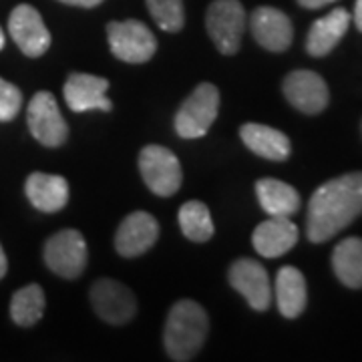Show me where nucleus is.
Segmentation results:
<instances>
[{"label":"nucleus","mask_w":362,"mask_h":362,"mask_svg":"<svg viewBox=\"0 0 362 362\" xmlns=\"http://www.w3.org/2000/svg\"><path fill=\"white\" fill-rule=\"evenodd\" d=\"M362 216V171L338 175L320 185L308 204L306 235L324 244Z\"/></svg>","instance_id":"obj_1"},{"label":"nucleus","mask_w":362,"mask_h":362,"mask_svg":"<svg viewBox=\"0 0 362 362\" xmlns=\"http://www.w3.org/2000/svg\"><path fill=\"white\" fill-rule=\"evenodd\" d=\"M209 332V318L206 310L194 300H180L169 310L163 342L169 358L187 362L202 350Z\"/></svg>","instance_id":"obj_2"},{"label":"nucleus","mask_w":362,"mask_h":362,"mask_svg":"<svg viewBox=\"0 0 362 362\" xmlns=\"http://www.w3.org/2000/svg\"><path fill=\"white\" fill-rule=\"evenodd\" d=\"M220 109V90L211 83H202L185 99L175 115V131L183 139L204 137L214 125Z\"/></svg>","instance_id":"obj_3"},{"label":"nucleus","mask_w":362,"mask_h":362,"mask_svg":"<svg viewBox=\"0 0 362 362\" xmlns=\"http://www.w3.org/2000/svg\"><path fill=\"white\" fill-rule=\"evenodd\" d=\"M209 39L221 54H235L246 30V11L240 0H214L206 14Z\"/></svg>","instance_id":"obj_4"},{"label":"nucleus","mask_w":362,"mask_h":362,"mask_svg":"<svg viewBox=\"0 0 362 362\" xmlns=\"http://www.w3.org/2000/svg\"><path fill=\"white\" fill-rule=\"evenodd\" d=\"M107 39L111 52L119 61L141 65L147 63L157 51L153 33L141 21H121L107 25Z\"/></svg>","instance_id":"obj_5"},{"label":"nucleus","mask_w":362,"mask_h":362,"mask_svg":"<svg viewBox=\"0 0 362 362\" xmlns=\"http://www.w3.org/2000/svg\"><path fill=\"white\" fill-rule=\"evenodd\" d=\"M139 171L145 185L161 197H171L181 187L180 159L161 145H147L139 153Z\"/></svg>","instance_id":"obj_6"},{"label":"nucleus","mask_w":362,"mask_h":362,"mask_svg":"<svg viewBox=\"0 0 362 362\" xmlns=\"http://www.w3.org/2000/svg\"><path fill=\"white\" fill-rule=\"evenodd\" d=\"M45 262L57 276L75 280L87 268V242L77 230H63L47 240Z\"/></svg>","instance_id":"obj_7"},{"label":"nucleus","mask_w":362,"mask_h":362,"mask_svg":"<svg viewBox=\"0 0 362 362\" xmlns=\"http://www.w3.org/2000/svg\"><path fill=\"white\" fill-rule=\"evenodd\" d=\"M26 123L33 137L45 147H59L66 141L69 127L61 115L57 99L47 90H40L30 99L26 109Z\"/></svg>","instance_id":"obj_8"},{"label":"nucleus","mask_w":362,"mask_h":362,"mask_svg":"<svg viewBox=\"0 0 362 362\" xmlns=\"http://www.w3.org/2000/svg\"><path fill=\"white\" fill-rule=\"evenodd\" d=\"M90 304L99 318L117 326L129 322L137 310V302L129 288L109 278L90 286Z\"/></svg>","instance_id":"obj_9"},{"label":"nucleus","mask_w":362,"mask_h":362,"mask_svg":"<svg viewBox=\"0 0 362 362\" xmlns=\"http://www.w3.org/2000/svg\"><path fill=\"white\" fill-rule=\"evenodd\" d=\"M282 90L288 103L294 109L306 113V115H318L328 107L330 93L328 85L318 73L314 71H292L282 83Z\"/></svg>","instance_id":"obj_10"},{"label":"nucleus","mask_w":362,"mask_h":362,"mask_svg":"<svg viewBox=\"0 0 362 362\" xmlns=\"http://www.w3.org/2000/svg\"><path fill=\"white\" fill-rule=\"evenodd\" d=\"M8 33L26 57L37 59L51 47V33L39 11L30 4H18L11 13Z\"/></svg>","instance_id":"obj_11"},{"label":"nucleus","mask_w":362,"mask_h":362,"mask_svg":"<svg viewBox=\"0 0 362 362\" xmlns=\"http://www.w3.org/2000/svg\"><path fill=\"white\" fill-rule=\"evenodd\" d=\"M230 284L238 290L256 312H266L272 304L270 276L266 268L250 258L235 259L230 268Z\"/></svg>","instance_id":"obj_12"},{"label":"nucleus","mask_w":362,"mask_h":362,"mask_svg":"<svg viewBox=\"0 0 362 362\" xmlns=\"http://www.w3.org/2000/svg\"><path fill=\"white\" fill-rule=\"evenodd\" d=\"M252 35L262 49L284 52L294 39V26L288 14L274 6H259L250 16Z\"/></svg>","instance_id":"obj_13"},{"label":"nucleus","mask_w":362,"mask_h":362,"mask_svg":"<svg viewBox=\"0 0 362 362\" xmlns=\"http://www.w3.org/2000/svg\"><path fill=\"white\" fill-rule=\"evenodd\" d=\"M159 223L147 211H133L121 221L115 233V250L123 258H137L156 246Z\"/></svg>","instance_id":"obj_14"},{"label":"nucleus","mask_w":362,"mask_h":362,"mask_svg":"<svg viewBox=\"0 0 362 362\" xmlns=\"http://www.w3.org/2000/svg\"><path fill=\"white\" fill-rule=\"evenodd\" d=\"M109 81L87 73H71L65 83V101L75 113L111 111L113 103L107 97Z\"/></svg>","instance_id":"obj_15"},{"label":"nucleus","mask_w":362,"mask_h":362,"mask_svg":"<svg viewBox=\"0 0 362 362\" xmlns=\"http://www.w3.org/2000/svg\"><path fill=\"white\" fill-rule=\"evenodd\" d=\"M254 250L262 258H280L298 244V226L290 218H268L252 235Z\"/></svg>","instance_id":"obj_16"},{"label":"nucleus","mask_w":362,"mask_h":362,"mask_svg":"<svg viewBox=\"0 0 362 362\" xmlns=\"http://www.w3.org/2000/svg\"><path fill=\"white\" fill-rule=\"evenodd\" d=\"M25 192L28 202L45 214H57L69 204V183L61 175L30 173L26 177Z\"/></svg>","instance_id":"obj_17"},{"label":"nucleus","mask_w":362,"mask_h":362,"mask_svg":"<svg viewBox=\"0 0 362 362\" xmlns=\"http://www.w3.org/2000/svg\"><path fill=\"white\" fill-rule=\"evenodd\" d=\"M352 16L344 8H334L330 13L318 18L310 26V33L306 37V51L312 57H326L334 51L340 40L344 39V35L349 33V26Z\"/></svg>","instance_id":"obj_18"},{"label":"nucleus","mask_w":362,"mask_h":362,"mask_svg":"<svg viewBox=\"0 0 362 362\" xmlns=\"http://www.w3.org/2000/svg\"><path fill=\"white\" fill-rule=\"evenodd\" d=\"M240 137L246 143L250 151L270 161H286L292 153V143L288 139V135L268 125L246 123L240 129Z\"/></svg>","instance_id":"obj_19"},{"label":"nucleus","mask_w":362,"mask_h":362,"mask_svg":"<svg viewBox=\"0 0 362 362\" xmlns=\"http://www.w3.org/2000/svg\"><path fill=\"white\" fill-rule=\"evenodd\" d=\"M276 302H278V310L284 318H298L306 304H308V288L304 274L294 268V266H284L280 268L276 276Z\"/></svg>","instance_id":"obj_20"},{"label":"nucleus","mask_w":362,"mask_h":362,"mask_svg":"<svg viewBox=\"0 0 362 362\" xmlns=\"http://www.w3.org/2000/svg\"><path fill=\"white\" fill-rule=\"evenodd\" d=\"M256 194L262 209L272 218H290L300 209V194L284 181L264 177L256 183Z\"/></svg>","instance_id":"obj_21"},{"label":"nucleus","mask_w":362,"mask_h":362,"mask_svg":"<svg viewBox=\"0 0 362 362\" xmlns=\"http://www.w3.org/2000/svg\"><path fill=\"white\" fill-rule=\"evenodd\" d=\"M337 278L352 290L362 288V238H346L332 252Z\"/></svg>","instance_id":"obj_22"},{"label":"nucleus","mask_w":362,"mask_h":362,"mask_svg":"<svg viewBox=\"0 0 362 362\" xmlns=\"http://www.w3.org/2000/svg\"><path fill=\"white\" fill-rule=\"evenodd\" d=\"M181 226V232L187 240L192 242H197V244H204L207 240L214 238V221H211V216H209V209H207L206 204L202 202H187L180 207V216H177Z\"/></svg>","instance_id":"obj_23"},{"label":"nucleus","mask_w":362,"mask_h":362,"mask_svg":"<svg viewBox=\"0 0 362 362\" xmlns=\"http://www.w3.org/2000/svg\"><path fill=\"white\" fill-rule=\"evenodd\" d=\"M45 314V292L39 284L21 288L11 300V316L18 326H35Z\"/></svg>","instance_id":"obj_24"},{"label":"nucleus","mask_w":362,"mask_h":362,"mask_svg":"<svg viewBox=\"0 0 362 362\" xmlns=\"http://www.w3.org/2000/svg\"><path fill=\"white\" fill-rule=\"evenodd\" d=\"M145 2L161 30L177 33L183 28V23H185L183 0H145Z\"/></svg>","instance_id":"obj_25"},{"label":"nucleus","mask_w":362,"mask_h":362,"mask_svg":"<svg viewBox=\"0 0 362 362\" xmlns=\"http://www.w3.org/2000/svg\"><path fill=\"white\" fill-rule=\"evenodd\" d=\"M23 107L21 89L0 77V121H13Z\"/></svg>","instance_id":"obj_26"},{"label":"nucleus","mask_w":362,"mask_h":362,"mask_svg":"<svg viewBox=\"0 0 362 362\" xmlns=\"http://www.w3.org/2000/svg\"><path fill=\"white\" fill-rule=\"evenodd\" d=\"M332 2H337V0H298V4L302 8H308V11H318V8L332 4Z\"/></svg>","instance_id":"obj_27"},{"label":"nucleus","mask_w":362,"mask_h":362,"mask_svg":"<svg viewBox=\"0 0 362 362\" xmlns=\"http://www.w3.org/2000/svg\"><path fill=\"white\" fill-rule=\"evenodd\" d=\"M59 2H63V4H69V6L95 8V6H99V4H101V2H105V0H59Z\"/></svg>","instance_id":"obj_28"},{"label":"nucleus","mask_w":362,"mask_h":362,"mask_svg":"<svg viewBox=\"0 0 362 362\" xmlns=\"http://www.w3.org/2000/svg\"><path fill=\"white\" fill-rule=\"evenodd\" d=\"M354 25L356 28L362 33V0H356V4H354Z\"/></svg>","instance_id":"obj_29"},{"label":"nucleus","mask_w":362,"mask_h":362,"mask_svg":"<svg viewBox=\"0 0 362 362\" xmlns=\"http://www.w3.org/2000/svg\"><path fill=\"white\" fill-rule=\"evenodd\" d=\"M6 268H8V262H6V254H4V250L0 246V280L4 278V274H6Z\"/></svg>","instance_id":"obj_30"},{"label":"nucleus","mask_w":362,"mask_h":362,"mask_svg":"<svg viewBox=\"0 0 362 362\" xmlns=\"http://www.w3.org/2000/svg\"><path fill=\"white\" fill-rule=\"evenodd\" d=\"M0 49H4V33H2V28H0Z\"/></svg>","instance_id":"obj_31"}]
</instances>
